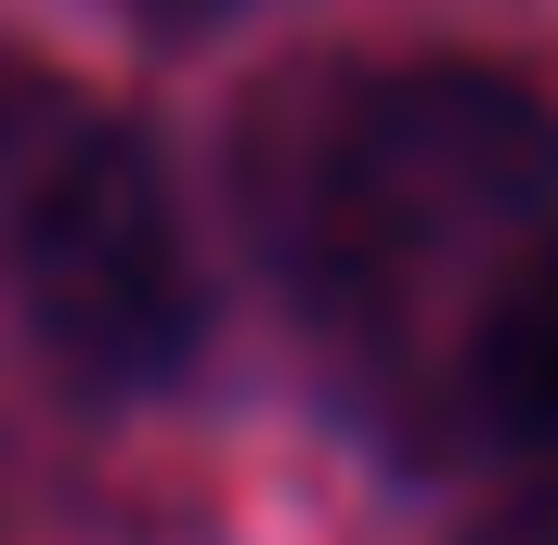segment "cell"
Listing matches in <instances>:
<instances>
[{
  "label": "cell",
  "mask_w": 558,
  "mask_h": 545,
  "mask_svg": "<svg viewBox=\"0 0 558 545\" xmlns=\"http://www.w3.org/2000/svg\"><path fill=\"white\" fill-rule=\"evenodd\" d=\"M52 105H65V78H39V65H13L0 52V182H13V156L52 131Z\"/></svg>",
  "instance_id": "277c9868"
},
{
  "label": "cell",
  "mask_w": 558,
  "mask_h": 545,
  "mask_svg": "<svg viewBox=\"0 0 558 545\" xmlns=\"http://www.w3.org/2000/svg\"><path fill=\"white\" fill-rule=\"evenodd\" d=\"M454 415H468V441L558 455V221L507 261V286L481 299V325H468V351H454Z\"/></svg>",
  "instance_id": "3957f363"
},
{
  "label": "cell",
  "mask_w": 558,
  "mask_h": 545,
  "mask_svg": "<svg viewBox=\"0 0 558 545\" xmlns=\"http://www.w3.org/2000/svg\"><path fill=\"white\" fill-rule=\"evenodd\" d=\"M0 286L78 390H156L208 338V261L169 169L78 92L0 182Z\"/></svg>",
  "instance_id": "7a4b0ae2"
},
{
  "label": "cell",
  "mask_w": 558,
  "mask_h": 545,
  "mask_svg": "<svg viewBox=\"0 0 558 545\" xmlns=\"http://www.w3.org/2000/svg\"><path fill=\"white\" fill-rule=\"evenodd\" d=\"M247 0H131V26H156V39H208V26H234Z\"/></svg>",
  "instance_id": "5b68a950"
},
{
  "label": "cell",
  "mask_w": 558,
  "mask_h": 545,
  "mask_svg": "<svg viewBox=\"0 0 558 545\" xmlns=\"http://www.w3.org/2000/svg\"><path fill=\"white\" fill-rule=\"evenodd\" d=\"M234 208L299 325L338 351H403L468 325L507 261L558 221V118L533 78L403 52V65H312L274 78L234 131Z\"/></svg>",
  "instance_id": "6da1fadb"
}]
</instances>
